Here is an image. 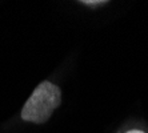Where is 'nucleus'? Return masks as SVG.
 Instances as JSON below:
<instances>
[{
    "instance_id": "2",
    "label": "nucleus",
    "mask_w": 148,
    "mask_h": 133,
    "mask_svg": "<svg viewBox=\"0 0 148 133\" xmlns=\"http://www.w3.org/2000/svg\"><path fill=\"white\" fill-rule=\"evenodd\" d=\"M79 3L88 5V7H100V5L108 4V1H106V0H83V1H79Z\"/></svg>"
},
{
    "instance_id": "3",
    "label": "nucleus",
    "mask_w": 148,
    "mask_h": 133,
    "mask_svg": "<svg viewBox=\"0 0 148 133\" xmlns=\"http://www.w3.org/2000/svg\"><path fill=\"white\" fill-rule=\"evenodd\" d=\"M125 133H145V132H143V130H140V129H132V130H128V132H125Z\"/></svg>"
},
{
    "instance_id": "1",
    "label": "nucleus",
    "mask_w": 148,
    "mask_h": 133,
    "mask_svg": "<svg viewBox=\"0 0 148 133\" xmlns=\"http://www.w3.org/2000/svg\"><path fill=\"white\" fill-rule=\"evenodd\" d=\"M62 104V89L52 81L44 80L34 89L24 106L21 120L32 124H44Z\"/></svg>"
}]
</instances>
